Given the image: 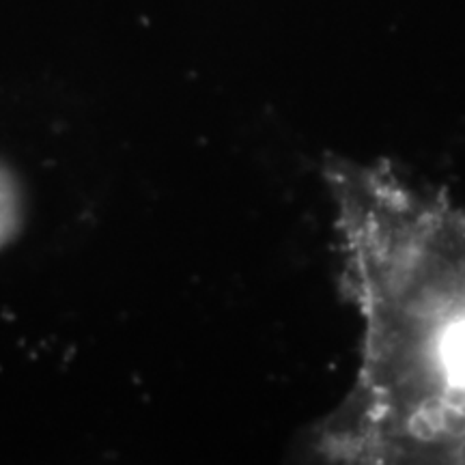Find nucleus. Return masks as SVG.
<instances>
[{
	"instance_id": "1",
	"label": "nucleus",
	"mask_w": 465,
	"mask_h": 465,
	"mask_svg": "<svg viewBox=\"0 0 465 465\" xmlns=\"http://www.w3.org/2000/svg\"><path fill=\"white\" fill-rule=\"evenodd\" d=\"M325 179L364 334L356 381L317 431V452L465 463V212L388 166L334 160Z\"/></svg>"
},
{
	"instance_id": "2",
	"label": "nucleus",
	"mask_w": 465,
	"mask_h": 465,
	"mask_svg": "<svg viewBox=\"0 0 465 465\" xmlns=\"http://www.w3.org/2000/svg\"><path fill=\"white\" fill-rule=\"evenodd\" d=\"M26 216V196L22 182L9 164L0 160V252L17 240Z\"/></svg>"
}]
</instances>
